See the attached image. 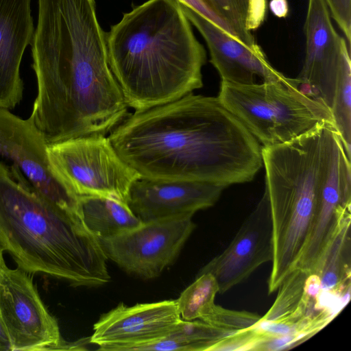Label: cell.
Listing matches in <instances>:
<instances>
[{"label": "cell", "mask_w": 351, "mask_h": 351, "mask_svg": "<svg viewBox=\"0 0 351 351\" xmlns=\"http://www.w3.org/2000/svg\"><path fill=\"white\" fill-rule=\"evenodd\" d=\"M32 42L37 95L30 117L49 145L106 135L128 115L108 63L95 0H38Z\"/></svg>", "instance_id": "1"}, {"label": "cell", "mask_w": 351, "mask_h": 351, "mask_svg": "<svg viewBox=\"0 0 351 351\" xmlns=\"http://www.w3.org/2000/svg\"><path fill=\"white\" fill-rule=\"evenodd\" d=\"M141 177L227 187L250 182L263 165L262 147L218 97L193 92L135 110L108 136Z\"/></svg>", "instance_id": "2"}, {"label": "cell", "mask_w": 351, "mask_h": 351, "mask_svg": "<svg viewBox=\"0 0 351 351\" xmlns=\"http://www.w3.org/2000/svg\"><path fill=\"white\" fill-rule=\"evenodd\" d=\"M106 35L110 68L128 107L146 110L202 87L206 51L177 0H148Z\"/></svg>", "instance_id": "3"}, {"label": "cell", "mask_w": 351, "mask_h": 351, "mask_svg": "<svg viewBox=\"0 0 351 351\" xmlns=\"http://www.w3.org/2000/svg\"><path fill=\"white\" fill-rule=\"evenodd\" d=\"M0 245L27 273L45 274L75 287L110 280L101 242L78 212L50 202L17 167L1 162Z\"/></svg>", "instance_id": "4"}, {"label": "cell", "mask_w": 351, "mask_h": 351, "mask_svg": "<svg viewBox=\"0 0 351 351\" xmlns=\"http://www.w3.org/2000/svg\"><path fill=\"white\" fill-rule=\"evenodd\" d=\"M333 129L334 125L323 123L290 141L261 149L272 226L269 294L295 269L308 239L327 172Z\"/></svg>", "instance_id": "5"}, {"label": "cell", "mask_w": 351, "mask_h": 351, "mask_svg": "<svg viewBox=\"0 0 351 351\" xmlns=\"http://www.w3.org/2000/svg\"><path fill=\"white\" fill-rule=\"evenodd\" d=\"M217 97L263 147L290 141L323 123L334 125L330 109L300 90L295 78L254 84L221 81Z\"/></svg>", "instance_id": "6"}, {"label": "cell", "mask_w": 351, "mask_h": 351, "mask_svg": "<svg viewBox=\"0 0 351 351\" xmlns=\"http://www.w3.org/2000/svg\"><path fill=\"white\" fill-rule=\"evenodd\" d=\"M50 163L76 196H101L127 204L141 176L119 156L108 137L93 134L48 145Z\"/></svg>", "instance_id": "7"}, {"label": "cell", "mask_w": 351, "mask_h": 351, "mask_svg": "<svg viewBox=\"0 0 351 351\" xmlns=\"http://www.w3.org/2000/svg\"><path fill=\"white\" fill-rule=\"evenodd\" d=\"M0 321L12 351L59 350L65 342L32 278L19 267L0 271Z\"/></svg>", "instance_id": "8"}, {"label": "cell", "mask_w": 351, "mask_h": 351, "mask_svg": "<svg viewBox=\"0 0 351 351\" xmlns=\"http://www.w3.org/2000/svg\"><path fill=\"white\" fill-rule=\"evenodd\" d=\"M195 228L191 216L168 218L100 242L108 258L125 272L152 279L175 261Z\"/></svg>", "instance_id": "9"}, {"label": "cell", "mask_w": 351, "mask_h": 351, "mask_svg": "<svg viewBox=\"0 0 351 351\" xmlns=\"http://www.w3.org/2000/svg\"><path fill=\"white\" fill-rule=\"evenodd\" d=\"M49 144L32 118L0 108V157L12 162L29 183L59 207L77 213L78 197L61 181L48 156Z\"/></svg>", "instance_id": "10"}, {"label": "cell", "mask_w": 351, "mask_h": 351, "mask_svg": "<svg viewBox=\"0 0 351 351\" xmlns=\"http://www.w3.org/2000/svg\"><path fill=\"white\" fill-rule=\"evenodd\" d=\"M303 66L295 78L300 90L332 106L337 77L350 48L335 29L324 0H308L304 25Z\"/></svg>", "instance_id": "11"}, {"label": "cell", "mask_w": 351, "mask_h": 351, "mask_svg": "<svg viewBox=\"0 0 351 351\" xmlns=\"http://www.w3.org/2000/svg\"><path fill=\"white\" fill-rule=\"evenodd\" d=\"M181 320L176 300L121 303L94 324L90 343L104 351L137 350L167 335Z\"/></svg>", "instance_id": "12"}, {"label": "cell", "mask_w": 351, "mask_h": 351, "mask_svg": "<svg viewBox=\"0 0 351 351\" xmlns=\"http://www.w3.org/2000/svg\"><path fill=\"white\" fill-rule=\"evenodd\" d=\"M270 210L265 193L243 223L227 247L199 271L216 279L223 293L247 278L258 267L272 261Z\"/></svg>", "instance_id": "13"}, {"label": "cell", "mask_w": 351, "mask_h": 351, "mask_svg": "<svg viewBox=\"0 0 351 351\" xmlns=\"http://www.w3.org/2000/svg\"><path fill=\"white\" fill-rule=\"evenodd\" d=\"M350 160L339 134L334 129L331 134L330 154L326 178L309 237L295 269L313 274L341 215L350 210Z\"/></svg>", "instance_id": "14"}, {"label": "cell", "mask_w": 351, "mask_h": 351, "mask_svg": "<svg viewBox=\"0 0 351 351\" xmlns=\"http://www.w3.org/2000/svg\"><path fill=\"white\" fill-rule=\"evenodd\" d=\"M224 186L140 177L132 184L127 204L143 222L191 216L213 206Z\"/></svg>", "instance_id": "15"}, {"label": "cell", "mask_w": 351, "mask_h": 351, "mask_svg": "<svg viewBox=\"0 0 351 351\" xmlns=\"http://www.w3.org/2000/svg\"><path fill=\"white\" fill-rule=\"evenodd\" d=\"M179 4L190 23L204 38L210 62L221 81L241 84L258 83L257 78L261 82L292 81V78L285 76L270 64L263 51L249 48L196 12Z\"/></svg>", "instance_id": "16"}, {"label": "cell", "mask_w": 351, "mask_h": 351, "mask_svg": "<svg viewBox=\"0 0 351 351\" xmlns=\"http://www.w3.org/2000/svg\"><path fill=\"white\" fill-rule=\"evenodd\" d=\"M32 0H0V108H14L22 99L20 66L34 26Z\"/></svg>", "instance_id": "17"}, {"label": "cell", "mask_w": 351, "mask_h": 351, "mask_svg": "<svg viewBox=\"0 0 351 351\" xmlns=\"http://www.w3.org/2000/svg\"><path fill=\"white\" fill-rule=\"evenodd\" d=\"M350 210L341 216L323 250L313 274L317 276L322 292L345 299L350 292Z\"/></svg>", "instance_id": "18"}, {"label": "cell", "mask_w": 351, "mask_h": 351, "mask_svg": "<svg viewBox=\"0 0 351 351\" xmlns=\"http://www.w3.org/2000/svg\"><path fill=\"white\" fill-rule=\"evenodd\" d=\"M77 212L99 241L114 238L142 225L126 203L101 196H79Z\"/></svg>", "instance_id": "19"}, {"label": "cell", "mask_w": 351, "mask_h": 351, "mask_svg": "<svg viewBox=\"0 0 351 351\" xmlns=\"http://www.w3.org/2000/svg\"><path fill=\"white\" fill-rule=\"evenodd\" d=\"M233 333L195 319L182 320L167 335L154 342L143 345L137 350H209L218 341Z\"/></svg>", "instance_id": "20"}, {"label": "cell", "mask_w": 351, "mask_h": 351, "mask_svg": "<svg viewBox=\"0 0 351 351\" xmlns=\"http://www.w3.org/2000/svg\"><path fill=\"white\" fill-rule=\"evenodd\" d=\"M219 291L218 283L211 274L198 275L176 300L181 318L186 321L204 320L215 309V299Z\"/></svg>", "instance_id": "21"}, {"label": "cell", "mask_w": 351, "mask_h": 351, "mask_svg": "<svg viewBox=\"0 0 351 351\" xmlns=\"http://www.w3.org/2000/svg\"><path fill=\"white\" fill-rule=\"evenodd\" d=\"M330 112L335 128L351 160V66L350 55L346 56L339 71Z\"/></svg>", "instance_id": "22"}, {"label": "cell", "mask_w": 351, "mask_h": 351, "mask_svg": "<svg viewBox=\"0 0 351 351\" xmlns=\"http://www.w3.org/2000/svg\"><path fill=\"white\" fill-rule=\"evenodd\" d=\"M260 317L250 312L228 310L216 305L212 313L202 321L220 330L234 332L252 326Z\"/></svg>", "instance_id": "23"}, {"label": "cell", "mask_w": 351, "mask_h": 351, "mask_svg": "<svg viewBox=\"0 0 351 351\" xmlns=\"http://www.w3.org/2000/svg\"><path fill=\"white\" fill-rule=\"evenodd\" d=\"M180 4L196 12L241 43L234 27L206 0H177Z\"/></svg>", "instance_id": "24"}, {"label": "cell", "mask_w": 351, "mask_h": 351, "mask_svg": "<svg viewBox=\"0 0 351 351\" xmlns=\"http://www.w3.org/2000/svg\"><path fill=\"white\" fill-rule=\"evenodd\" d=\"M332 18L343 33L348 47L351 40V0H324Z\"/></svg>", "instance_id": "25"}, {"label": "cell", "mask_w": 351, "mask_h": 351, "mask_svg": "<svg viewBox=\"0 0 351 351\" xmlns=\"http://www.w3.org/2000/svg\"><path fill=\"white\" fill-rule=\"evenodd\" d=\"M266 9V0H250V13L247 25L250 31L256 29L263 23Z\"/></svg>", "instance_id": "26"}, {"label": "cell", "mask_w": 351, "mask_h": 351, "mask_svg": "<svg viewBox=\"0 0 351 351\" xmlns=\"http://www.w3.org/2000/svg\"><path fill=\"white\" fill-rule=\"evenodd\" d=\"M269 7L272 14L278 18H285L288 15L287 0H270Z\"/></svg>", "instance_id": "27"}, {"label": "cell", "mask_w": 351, "mask_h": 351, "mask_svg": "<svg viewBox=\"0 0 351 351\" xmlns=\"http://www.w3.org/2000/svg\"><path fill=\"white\" fill-rule=\"evenodd\" d=\"M0 351H12L8 335L0 321Z\"/></svg>", "instance_id": "28"}, {"label": "cell", "mask_w": 351, "mask_h": 351, "mask_svg": "<svg viewBox=\"0 0 351 351\" xmlns=\"http://www.w3.org/2000/svg\"><path fill=\"white\" fill-rule=\"evenodd\" d=\"M3 249L1 248L0 245V271L3 267H4L6 265L5 264L3 257Z\"/></svg>", "instance_id": "29"}, {"label": "cell", "mask_w": 351, "mask_h": 351, "mask_svg": "<svg viewBox=\"0 0 351 351\" xmlns=\"http://www.w3.org/2000/svg\"></svg>", "instance_id": "30"}]
</instances>
